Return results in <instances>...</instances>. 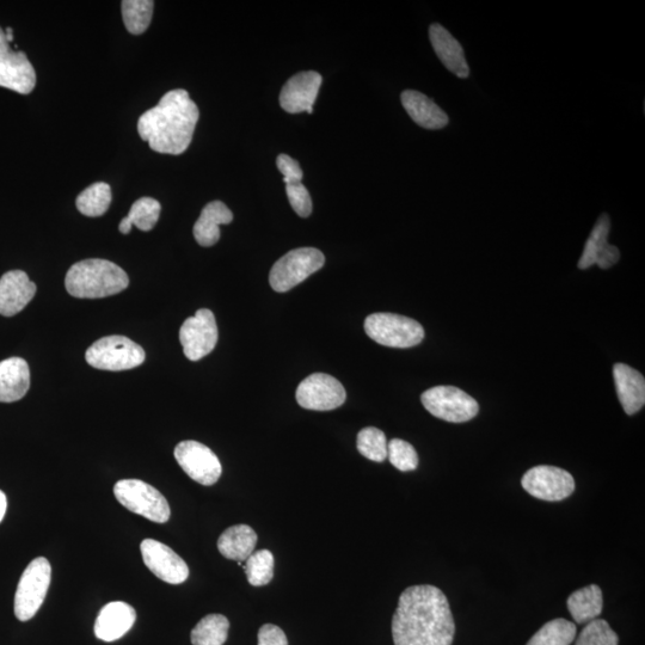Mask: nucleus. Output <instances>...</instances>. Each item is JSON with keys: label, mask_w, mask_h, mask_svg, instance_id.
Returning <instances> with one entry per match:
<instances>
[{"label": "nucleus", "mask_w": 645, "mask_h": 645, "mask_svg": "<svg viewBox=\"0 0 645 645\" xmlns=\"http://www.w3.org/2000/svg\"><path fill=\"white\" fill-rule=\"evenodd\" d=\"M454 634L450 602L438 587L405 589L392 618L395 645H452Z\"/></svg>", "instance_id": "obj_1"}, {"label": "nucleus", "mask_w": 645, "mask_h": 645, "mask_svg": "<svg viewBox=\"0 0 645 645\" xmlns=\"http://www.w3.org/2000/svg\"><path fill=\"white\" fill-rule=\"evenodd\" d=\"M199 118V108L188 92L176 89L140 116L138 133L153 151L178 156L192 144Z\"/></svg>", "instance_id": "obj_2"}, {"label": "nucleus", "mask_w": 645, "mask_h": 645, "mask_svg": "<svg viewBox=\"0 0 645 645\" xmlns=\"http://www.w3.org/2000/svg\"><path fill=\"white\" fill-rule=\"evenodd\" d=\"M129 278L118 264L91 258L73 264L66 274L65 286L72 297L100 299L125 291Z\"/></svg>", "instance_id": "obj_3"}, {"label": "nucleus", "mask_w": 645, "mask_h": 645, "mask_svg": "<svg viewBox=\"0 0 645 645\" xmlns=\"http://www.w3.org/2000/svg\"><path fill=\"white\" fill-rule=\"evenodd\" d=\"M145 350L125 336H108L96 341L86 350V362L97 370L127 371L145 361Z\"/></svg>", "instance_id": "obj_4"}, {"label": "nucleus", "mask_w": 645, "mask_h": 645, "mask_svg": "<svg viewBox=\"0 0 645 645\" xmlns=\"http://www.w3.org/2000/svg\"><path fill=\"white\" fill-rule=\"evenodd\" d=\"M368 337L382 346L411 348L425 339V329L414 319L395 313H373L365 321Z\"/></svg>", "instance_id": "obj_5"}, {"label": "nucleus", "mask_w": 645, "mask_h": 645, "mask_svg": "<svg viewBox=\"0 0 645 645\" xmlns=\"http://www.w3.org/2000/svg\"><path fill=\"white\" fill-rule=\"evenodd\" d=\"M114 495L129 512L147 520L165 524L170 519V506L161 491L139 479H122L115 484Z\"/></svg>", "instance_id": "obj_6"}, {"label": "nucleus", "mask_w": 645, "mask_h": 645, "mask_svg": "<svg viewBox=\"0 0 645 645\" xmlns=\"http://www.w3.org/2000/svg\"><path fill=\"white\" fill-rule=\"evenodd\" d=\"M52 567L45 557L30 562L18 582L15 595V616L28 622L40 610L51 586Z\"/></svg>", "instance_id": "obj_7"}, {"label": "nucleus", "mask_w": 645, "mask_h": 645, "mask_svg": "<svg viewBox=\"0 0 645 645\" xmlns=\"http://www.w3.org/2000/svg\"><path fill=\"white\" fill-rule=\"evenodd\" d=\"M325 257L315 248H300L282 256L270 270L269 284L275 292L291 291L323 268Z\"/></svg>", "instance_id": "obj_8"}, {"label": "nucleus", "mask_w": 645, "mask_h": 645, "mask_svg": "<svg viewBox=\"0 0 645 645\" xmlns=\"http://www.w3.org/2000/svg\"><path fill=\"white\" fill-rule=\"evenodd\" d=\"M421 401L430 414L447 422H468L479 413L476 399L454 386H435L423 393Z\"/></svg>", "instance_id": "obj_9"}, {"label": "nucleus", "mask_w": 645, "mask_h": 645, "mask_svg": "<svg viewBox=\"0 0 645 645\" xmlns=\"http://www.w3.org/2000/svg\"><path fill=\"white\" fill-rule=\"evenodd\" d=\"M522 488L536 499L558 502L575 491V479L568 471L556 466L539 465L528 470L521 479Z\"/></svg>", "instance_id": "obj_10"}, {"label": "nucleus", "mask_w": 645, "mask_h": 645, "mask_svg": "<svg viewBox=\"0 0 645 645\" xmlns=\"http://www.w3.org/2000/svg\"><path fill=\"white\" fill-rule=\"evenodd\" d=\"M219 339L218 325L213 312L201 309L186 319L180 330L183 353L190 361H199L211 354Z\"/></svg>", "instance_id": "obj_11"}, {"label": "nucleus", "mask_w": 645, "mask_h": 645, "mask_svg": "<svg viewBox=\"0 0 645 645\" xmlns=\"http://www.w3.org/2000/svg\"><path fill=\"white\" fill-rule=\"evenodd\" d=\"M296 397L301 408L330 411L340 408L346 402L347 393L336 378L329 374L315 373L300 383Z\"/></svg>", "instance_id": "obj_12"}, {"label": "nucleus", "mask_w": 645, "mask_h": 645, "mask_svg": "<svg viewBox=\"0 0 645 645\" xmlns=\"http://www.w3.org/2000/svg\"><path fill=\"white\" fill-rule=\"evenodd\" d=\"M175 458L182 470L201 485L210 487L219 481L221 464L215 453L198 441H182L175 448Z\"/></svg>", "instance_id": "obj_13"}, {"label": "nucleus", "mask_w": 645, "mask_h": 645, "mask_svg": "<svg viewBox=\"0 0 645 645\" xmlns=\"http://www.w3.org/2000/svg\"><path fill=\"white\" fill-rule=\"evenodd\" d=\"M36 85V73L26 53L14 51L0 28V86L28 95Z\"/></svg>", "instance_id": "obj_14"}, {"label": "nucleus", "mask_w": 645, "mask_h": 645, "mask_svg": "<svg viewBox=\"0 0 645 645\" xmlns=\"http://www.w3.org/2000/svg\"><path fill=\"white\" fill-rule=\"evenodd\" d=\"M144 563L151 573L159 580L170 585H181L189 577V568L186 562L169 548V546L153 539H145L140 545Z\"/></svg>", "instance_id": "obj_15"}, {"label": "nucleus", "mask_w": 645, "mask_h": 645, "mask_svg": "<svg viewBox=\"0 0 645 645\" xmlns=\"http://www.w3.org/2000/svg\"><path fill=\"white\" fill-rule=\"evenodd\" d=\"M323 78L315 71L298 73L288 81L280 94L281 108L287 113L312 114Z\"/></svg>", "instance_id": "obj_16"}, {"label": "nucleus", "mask_w": 645, "mask_h": 645, "mask_svg": "<svg viewBox=\"0 0 645 645\" xmlns=\"http://www.w3.org/2000/svg\"><path fill=\"white\" fill-rule=\"evenodd\" d=\"M36 285L22 270H11L0 279V315L20 313L35 297Z\"/></svg>", "instance_id": "obj_17"}, {"label": "nucleus", "mask_w": 645, "mask_h": 645, "mask_svg": "<svg viewBox=\"0 0 645 645\" xmlns=\"http://www.w3.org/2000/svg\"><path fill=\"white\" fill-rule=\"evenodd\" d=\"M137 619V612L124 601L104 606L95 623V635L103 642H115L124 637Z\"/></svg>", "instance_id": "obj_18"}, {"label": "nucleus", "mask_w": 645, "mask_h": 645, "mask_svg": "<svg viewBox=\"0 0 645 645\" xmlns=\"http://www.w3.org/2000/svg\"><path fill=\"white\" fill-rule=\"evenodd\" d=\"M429 39L436 55L448 71L459 78L470 76V67L466 61L464 49L446 28L439 23L432 24L429 27Z\"/></svg>", "instance_id": "obj_19"}, {"label": "nucleus", "mask_w": 645, "mask_h": 645, "mask_svg": "<svg viewBox=\"0 0 645 645\" xmlns=\"http://www.w3.org/2000/svg\"><path fill=\"white\" fill-rule=\"evenodd\" d=\"M614 383L626 414L635 415L645 404V379L641 372L625 364L613 367Z\"/></svg>", "instance_id": "obj_20"}, {"label": "nucleus", "mask_w": 645, "mask_h": 645, "mask_svg": "<svg viewBox=\"0 0 645 645\" xmlns=\"http://www.w3.org/2000/svg\"><path fill=\"white\" fill-rule=\"evenodd\" d=\"M276 164H278V168L282 176H284L286 193L293 210L301 218L309 217L312 213V200L309 190L301 183L304 174L299 163L290 156L280 155Z\"/></svg>", "instance_id": "obj_21"}, {"label": "nucleus", "mask_w": 645, "mask_h": 645, "mask_svg": "<svg viewBox=\"0 0 645 645\" xmlns=\"http://www.w3.org/2000/svg\"><path fill=\"white\" fill-rule=\"evenodd\" d=\"M401 100L410 118L423 128L435 131V129L446 127L450 122L444 110L419 91L405 90Z\"/></svg>", "instance_id": "obj_22"}, {"label": "nucleus", "mask_w": 645, "mask_h": 645, "mask_svg": "<svg viewBox=\"0 0 645 645\" xmlns=\"http://www.w3.org/2000/svg\"><path fill=\"white\" fill-rule=\"evenodd\" d=\"M30 387V370L26 360L10 358L0 362V402L20 401Z\"/></svg>", "instance_id": "obj_23"}, {"label": "nucleus", "mask_w": 645, "mask_h": 645, "mask_svg": "<svg viewBox=\"0 0 645 645\" xmlns=\"http://www.w3.org/2000/svg\"><path fill=\"white\" fill-rule=\"evenodd\" d=\"M233 214L221 201H213L202 210L194 225V237L201 247H212L220 239V225L230 224Z\"/></svg>", "instance_id": "obj_24"}, {"label": "nucleus", "mask_w": 645, "mask_h": 645, "mask_svg": "<svg viewBox=\"0 0 645 645\" xmlns=\"http://www.w3.org/2000/svg\"><path fill=\"white\" fill-rule=\"evenodd\" d=\"M257 539L256 532L250 526H232L221 534L218 550L225 558L243 563L254 554Z\"/></svg>", "instance_id": "obj_25"}, {"label": "nucleus", "mask_w": 645, "mask_h": 645, "mask_svg": "<svg viewBox=\"0 0 645 645\" xmlns=\"http://www.w3.org/2000/svg\"><path fill=\"white\" fill-rule=\"evenodd\" d=\"M568 610L577 624H587L597 619L604 608L601 588L591 585L570 595Z\"/></svg>", "instance_id": "obj_26"}, {"label": "nucleus", "mask_w": 645, "mask_h": 645, "mask_svg": "<svg viewBox=\"0 0 645 645\" xmlns=\"http://www.w3.org/2000/svg\"><path fill=\"white\" fill-rule=\"evenodd\" d=\"M161 210L162 206L156 199L141 198L134 202L127 217L122 219L119 231L128 235L132 226H137L140 231H151L158 223Z\"/></svg>", "instance_id": "obj_27"}, {"label": "nucleus", "mask_w": 645, "mask_h": 645, "mask_svg": "<svg viewBox=\"0 0 645 645\" xmlns=\"http://www.w3.org/2000/svg\"><path fill=\"white\" fill-rule=\"evenodd\" d=\"M230 622L223 614H208L192 631L193 645H224L229 636Z\"/></svg>", "instance_id": "obj_28"}, {"label": "nucleus", "mask_w": 645, "mask_h": 645, "mask_svg": "<svg viewBox=\"0 0 645 645\" xmlns=\"http://www.w3.org/2000/svg\"><path fill=\"white\" fill-rule=\"evenodd\" d=\"M112 199V188L109 184L97 182L78 195L76 206L85 217L96 218L107 213Z\"/></svg>", "instance_id": "obj_29"}, {"label": "nucleus", "mask_w": 645, "mask_h": 645, "mask_svg": "<svg viewBox=\"0 0 645 645\" xmlns=\"http://www.w3.org/2000/svg\"><path fill=\"white\" fill-rule=\"evenodd\" d=\"M155 2L152 0H124L121 3L122 18L126 29L133 35L144 34L150 27Z\"/></svg>", "instance_id": "obj_30"}, {"label": "nucleus", "mask_w": 645, "mask_h": 645, "mask_svg": "<svg viewBox=\"0 0 645 645\" xmlns=\"http://www.w3.org/2000/svg\"><path fill=\"white\" fill-rule=\"evenodd\" d=\"M577 628L567 619H554L546 623L527 645H570L574 642Z\"/></svg>", "instance_id": "obj_31"}, {"label": "nucleus", "mask_w": 645, "mask_h": 645, "mask_svg": "<svg viewBox=\"0 0 645 645\" xmlns=\"http://www.w3.org/2000/svg\"><path fill=\"white\" fill-rule=\"evenodd\" d=\"M245 562L243 568L251 586H267L273 580L275 562L269 550H258Z\"/></svg>", "instance_id": "obj_32"}, {"label": "nucleus", "mask_w": 645, "mask_h": 645, "mask_svg": "<svg viewBox=\"0 0 645 645\" xmlns=\"http://www.w3.org/2000/svg\"><path fill=\"white\" fill-rule=\"evenodd\" d=\"M611 220L606 213L601 214L597 224L589 236L585 250L579 261L580 269H588L594 266L602 249L607 244L608 235H610Z\"/></svg>", "instance_id": "obj_33"}, {"label": "nucleus", "mask_w": 645, "mask_h": 645, "mask_svg": "<svg viewBox=\"0 0 645 645\" xmlns=\"http://www.w3.org/2000/svg\"><path fill=\"white\" fill-rule=\"evenodd\" d=\"M358 451L372 462L383 463L387 459V440L378 428L367 427L358 434Z\"/></svg>", "instance_id": "obj_34"}, {"label": "nucleus", "mask_w": 645, "mask_h": 645, "mask_svg": "<svg viewBox=\"0 0 645 645\" xmlns=\"http://www.w3.org/2000/svg\"><path fill=\"white\" fill-rule=\"evenodd\" d=\"M619 637L604 619L587 623L575 645H618Z\"/></svg>", "instance_id": "obj_35"}, {"label": "nucleus", "mask_w": 645, "mask_h": 645, "mask_svg": "<svg viewBox=\"0 0 645 645\" xmlns=\"http://www.w3.org/2000/svg\"><path fill=\"white\" fill-rule=\"evenodd\" d=\"M387 458L402 472L414 471L419 466V454L414 446L401 439H392L390 444H387Z\"/></svg>", "instance_id": "obj_36"}, {"label": "nucleus", "mask_w": 645, "mask_h": 645, "mask_svg": "<svg viewBox=\"0 0 645 645\" xmlns=\"http://www.w3.org/2000/svg\"><path fill=\"white\" fill-rule=\"evenodd\" d=\"M258 645H288V641L279 626L266 624L258 631Z\"/></svg>", "instance_id": "obj_37"}, {"label": "nucleus", "mask_w": 645, "mask_h": 645, "mask_svg": "<svg viewBox=\"0 0 645 645\" xmlns=\"http://www.w3.org/2000/svg\"><path fill=\"white\" fill-rule=\"evenodd\" d=\"M619 260V249L617 247H614V245L607 243L605 245V248L602 249L601 253L599 254L597 262H595V264H598L601 269H608L613 267L614 264H617Z\"/></svg>", "instance_id": "obj_38"}, {"label": "nucleus", "mask_w": 645, "mask_h": 645, "mask_svg": "<svg viewBox=\"0 0 645 645\" xmlns=\"http://www.w3.org/2000/svg\"><path fill=\"white\" fill-rule=\"evenodd\" d=\"M6 509H8V500H6V495L3 491L0 490V522L4 519Z\"/></svg>", "instance_id": "obj_39"}, {"label": "nucleus", "mask_w": 645, "mask_h": 645, "mask_svg": "<svg viewBox=\"0 0 645 645\" xmlns=\"http://www.w3.org/2000/svg\"><path fill=\"white\" fill-rule=\"evenodd\" d=\"M5 36L6 40H8L10 43L14 41V30L12 28L8 27L5 29Z\"/></svg>", "instance_id": "obj_40"}]
</instances>
